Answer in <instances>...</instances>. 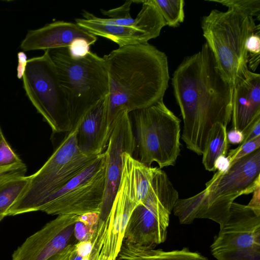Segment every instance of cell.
<instances>
[{"instance_id": "cell-34", "label": "cell", "mask_w": 260, "mask_h": 260, "mask_svg": "<svg viewBox=\"0 0 260 260\" xmlns=\"http://www.w3.org/2000/svg\"><path fill=\"white\" fill-rule=\"evenodd\" d=\"M231 167L229 158L226 155H221L217 158L214 164V171L220 173L226 172Z\"/></svg>"}, {"instance_id": "cell-7", "label": "cell", "mask_w": 260, "mask_h": 260, "mask_svg": "<svg viewBox=\"0 0 260 260\" xmlns=\"http://www.w3.org/2000/svg\"><path fill=\"white\" fill-rule=\"evenodd\" d=\"M132 112L137 159L149 167L156 162L160 169L174 166L180 152V119L163 99Z\"/></svg>"}, {"instance_id": "cell-22", "label": "cell", "mask_w": 260, "mask_h": 260, "mask_svg": "<svg viewBox=\"0 0 260 260\" xmlns=\"http://www.w3.org/2000/svg\"><path fill=\"white\" fill-rule=\"evenodd\" d=\"M161 14L166 25L177 27L184 19L183 0H152Z\"/></svg>"}, {"instance_id": "cell-32", "label": "cell", "mask_w": 260, "mask_h": 260, "mask_svg": "<svg viewBox=\"0 0 260 260\" xmlns=\"http://www.w3.org/2000/svg\"><path fill=\"white\" fill-rule=\"evenodd\" d=\"M260 136V119L257 120L247 129L244 134V138L242 143L254 139Z\"/></svg>"}, {"instance_id": "cell-12", "label": "cell", "mask_w": 260, "mask_h": 260, "mask_svg": "<svg viewBox=\"0 0 260 260\" xmlns=\"http://www.w3.org/2000/svg\"><path fill=\"white\" fill-rule=\"evenodd\" d=\"M142 8L132 26H118L108 22L84 11L83 18L75 19V23L95 36H100L116 43L119 47L148 43L157 37L165 21L152 0L140 1Z\"/></svg>"}, {"instance_id": "cell-16", "label": "cell", "mask_w": 260, "mask_h": 260, "mask_svg": "<svg viewBox=\"0 0 260 260\" xmlns=\"http://www.w3.org/2000/svg\"><path fill=\"white\" fill-rule=\"evenodd\" d=\"M82 38L90 45L97 41L96 36L76 23L57 21L35 30L28 31L20 47L24 51L35 50L44 51L69 47L75 39Z\"/></svg>"}, {"instance_id": "cell-25", "label": "cell", "mask_w": 260, "mask_h": 260, "mask_svg": "<svg viewBox=\"0 0 260 260\" xmlns=\"http://www.w3.org/2000/svg\"><path fill=\"white\" fill-rule=\"evenodd\" d=\"M260 147V136L241 143L235 149L230 150L228 158L231 166L239 159L248 155Z\"/></svg>"}, {"instance_id": "cell-9", "label": "cell", "mask_w": 260, "mask_h": 260, "mask_svg": "<svg viewBox=\"0 0 260 260\" xmlns=\"http://www.w3.org/2000/svg\"><path fill=\"white\" fill-rule=\"evenodd\" d=\"M26 94L54 133L72 129L68 102L47 50L27 60L22 76Z\"/></svg>"}, {"instance_id": "cell-10", "label": "cell", "mask_w": 260, "mask_h": 260, "mask_svg": "<svg viewBox=\"0 0 260 260\" xmlns=\"http://www.w3.org/2000/svg\"><path fill=\"white\" fill-rule=\"evenodd\" d=\"M106 182V153L96 156L64 186L49 196L40 211L49 215L100 212Z\"/></svg>"}, {"instance_id": "cell-19", "label": "cell", "mask_w": 260, "mask_h": 260, "mask_svg": "<svg viewBox=\"0 0 260 260\" xmlns=\"http://www.w3.org/2000/svg\"><path fill=\"white\" fill-rule=\"evenodd\" d=\"M116 260H209L198 252L188 248L181 250L164 251L161 249H144L123 242Z\"/></svg>"}, {"instance_id": "cell-24", "label": "cell", "mask_w": 260, "mask_h": 260, "mask_svg": "<svg viewBox=\"0 0 260 260\" xmlns=\"http://www.w3.org/2000/svg\"><path fill=\"white\" fill-rule=\"evenodd\" d=\"M220 3L228 8H234L248 16H256L259 20V0H221L210 1Z\"/></svg>"}, {"instance_id": "cell-33", "label": "cell", "mask_w": 260, "mask_h": 260, "mask_svg": "<svg viewBox=\"0 0 260 260\" xmlns=\"http://www.w3.org/2000/svg\"><path fill=\"white\" fill-rule=\"evenodd\" d=\"M227 140L229 144H240L242 143L244 135L241 131L232 128L226 134Z\"/></svg>"}, {"instance_id": "cell-4", "label": "cell", "mask_w": 260, "mask_h": 260, "mask_svg": "<svg viewBox=\"0 0 260 260\" xmlns=\"http://www.w3.org/2000/svg\"><path fill=\"white\" fill-rule=\"evenodd\" d=\"M201 27L222 78L234 87L248 69V38L257 30L253 17L234 8L226 11L212 10L204 16Z\"/></svg>"}, {"instance_id": "cell-29", "label": "cell", "mask_w": 260, "mask_h": 260, "mask_svg": "<svg viewBox=\"0 0 260 260\" xmlns=\"http://www.w3.org/2000/svg\"><path fill=\"white\" fill-rule=\"evenodd\" d=\"M133 1H127L125 3L116 8L108 11L101 10L103 15L108 16L110 18L121 19L131 17L129 14L130 7Z\"/></svg>"}, {"instance_id": "cell-6", "label": "cell", "mask_w": 260, "mask_h": 260, "mask_svg": "<svg viewBox=\"0 0 260 260\" xmlns=\"http://www.w3.org/2000/svg\"><path fill=\"white\" fill-rule=\"evenodd\" d=\"M77 128L68 132L54 152L35 173L8 216L40 211L44 201L79 173L96 156H88L79 149ZM98 156V155H97Z\"/></svg>"}, {"instance_id": "cell-2", "label": "cell", "mask_w": 260, "mask_h": 260, "mask_svg": "<svg viewBox=\"0 0 260 260\" xmlns=\"http://www.w3.org/2000/svg\"><path fill=\"white\" fill-rule=\"evenodd\" d=\"M103 58L109 77L110 136L122 112L145 109L163 99L170 77L167 55L148 43L119 47Z\"/></svg>"}, {"instance_id": "cell-3", "label": "cell", "mask_w": 260, "mask_h": 260, "mask_svg": "<svg viewBox=\"0 0 260 260\" xmlns=\"http://www.w3.org/2000/svg\"><path fill=\"white\" fill-rule=\"evenodd\" d=\"M205 186L197 194L176 201L173 211L180 224L206 218L223 226L234 200L260 186V149L235 162L226 172H216Z\"/></svg>"}, {"instance_id": "cell-23", "label": "cell", "mask_w": 260, "mask_h": 260, "mask_svg": "<svg viewBox=\"0 0 260 260\" xmlns=\"http://www.w3.org/2000/svg\"><path fill=\"white\" fill-rule=\"evenodd\" d=\"M99 213H88L79 215L73 232L78 242L91 239L99 221Z\"/></svg>"}, {"instance_id": "cell-13", "label": "cell", "mask_w": 260, "mask_h": 260, "mask_svg": "<svg viewBox=\"0 0 260 260\" xmlns=\"http://www.w3.org/2000/svg\"><path fill=\"white\" fill-rule=\"evenodd\" d=\"M136 142L132 123L126 111L121 113L116 121L105 151L106 182L99 220H105L111 209L120 182L123 165V154H133Z\"/></svg>"}, {"instance_id": "cell-5", "label": "cell", "mask_w": 260, "mask_h": 260, "mask_svg": "<svg viewBox=\"0 0 260 260\" xmlns=\"http://www.w3.org/2000/svg\"><path fill=\"white\" fill-rule=\"evenodd\" d=\"M68 102L72 128L109 92V77L103 57L91 51L74 58L68 47L47 50Z\"/></svg>"}, {"instance_id": "cell-18", "label": "cell", "mask_w": 260, "mask_h": 260, "mask_svg": "<svg viewBox=\"0 0 260 260\" xmlns=\"http://www.w3.org/2000/svg\"><path fill=\"white\" fill-rule=\"evenodd\" d=\"M125 228L121 220L111 214L105 220H99L91 238V251L83 260H116Z\"/></svg>"}, {"instance_id": "cell-28", "label": "cell", "mask_w": 260, "mask_h": 260, "mask_svg": "<svg viewBox=\"0 0 260 260\" xmlns=\"http://www.w3.org/2000/svg\"><path fill=\"white\" fill-rule=\"evenodd\" d=\"M88 42L82 38L74 40L68 47L71 56L74 58H80L84 57L89 51Z\"/></svg>"}, {"instance_id": "cell-17", "label": "cell", "mask_w": 260, "mask_h": 260, "mask_svg": "<svg viewBox=\"0 0 260 260\" xmlns=\"http://www.w3.org/2000/svg\"><path fill=\"white\" fill-rule=\"evenodd\" d=\"M107 95L90 108L74 127L77 128V146L86 155L97 156L107 147L110 137Z\"/></svg>"}, {"instance_id": "cell-31", "label": "cell", "mask_w": 260, "mask_h": 260, "mask_svg": "<svg viewBox=\"0 0 260 260\" xmlns=\"http://www.w3.org/2000/svg\"><path fill=\"white\" fill-rule=\"evenodd\" d=\"M75 251V243H70L63 250L47 260H69Z\"/></svg>"}, {"instance_id": "cell-20", "label": "cell", "mask_w": 260, "mask_h": 260, "mask_svg": "<svg viewBox=\"0 0 260 260\" xmlns=\"http://www.w3.org/2000/svg\"><path fill=\"white\" fill-rule=\"evenodd\" d=\"M226 134V126L219 123L215 125L202 154V162L206 170L214 171L215 160L221 155H226L229 144Z\"/></svg>"}, {"instance_id": "cell-11", "label": "cell", "mask_w": 260, "mask_h": 260, "mask_svg": "<svg viewBox=\"0 0 260 260\" xmlns=\"http://www.w3.org/2000/svg\"><path fill=\"white\" fill-rule=\"evenodd\" d=\"M211 251L217 260H260V211L232 203Z\"/></svg>"}, {"instance_id": "cell-36", "label": "cell", "mask_w": 260, "mask_h": 260, "mask_svg": "<svg viewBox=\"0 0 260 260\" xmlns=\"http://www.w3.org/2000/svg\"><path fill=\"white\" fill-rule=\"evenodd\" d=\"M18 66L17 67V77L18 78H22L25 71L27 60L26 56L23 52H19L18 54Z\"/></svg>"}, {"instance_id": "cell-21", "label": "cell", "mask_w": 260, "mask_h": 260, "mask_svg": "<svg viewBox=\"0 0 260 260\" xmlns=\"http://www.w3.org/2000/svg\"><path fill=\"white\" fill-rule=\"evenodd\" d=\"M30 176L11 178L0 185V222L6 216L10 208L26 189Z\"/></svg>"}, {"instance_id": "cell-1", "label": "cell", "mask_w": 260, "mask_h": 260, "mask_svg": "<svg viewBox=\"0 0 260 260\" xmlns=\"http://www.w3.org/2000/svg\"><path fill=\"white\" fill-rule=\"evenodd\" d=\"M172 84L183 120L181 138L202 155L215 125L227 127L231 120L234 87L222 78L206 43L179 65Z\"/></svg>"}, {"instance_id": "cell-26", "label": "cell", "mask_w": 260, "mask_h": 260, "mask_svg": "<svg viewBox=\"0 0 260 260\" xmlns=\"http://www.w3.org/2000/svg\"><path fill=\"white\" fill-rule=\"evenodd\" d=\"M22 162L3 135L0 140V168L19 164Z\"/></svg>"}, {"instance_id": "cell-27", "label": "cell", "mask_w": 260, "mask_h": 260, "mask_svg": "<svg viewBox=\"0 0 260 260\" xmlns=\"http://www.w3.org/2000/svg\"><path fill=\"white\" fill-rule=\"evenodd\" d=\"M26 171L27 167L23 162L9 167L0 168V185L11 178L25 176Z\"/></svg>"}, {"instance_id": "cell-15", "label": "cell", "mask_w": 260, "mask_h": 260, "mask_svg": "<svg viewBox=\"0 0 260 260\" xmlns=\"http://www.w3.org/2000/svg\"><path fill=\"white\" fill-rule=\"evenodd\" d=\"M260 119V75L248 69L234 85L232 128L246 133Z\"/></svg>"}, {"instance_id": "cell-35", "label": "cell", "mask_w": 260, "mask_h": 260, "mask_svg": "<svg viewBox=\"0 0 260 260\" xmlns=\"http://www.w3.org/2000/svg\"><path fill=\"white\" fill-rule=\"evenodd\" d=\"M252 193V199L247 205L255 211H260V186H258Z\"/></svg>"}, {"instance_id": "cell-8", "label": "cell", "mask_w": 260, "mask_h": 260, "mask_svg": "<svg viewBox=\"0 0 260 260\" xmlns=\"http://www.w3.org/2000/svg\"><path fill=\"white\" fill-rule=\"evenodd\" d=\"M178 199L167 174L157 167L148 194L129 218L123 242L144 249H154L164 242L170 216Z\"/></svg>"}, {"instance_id": "cell-14", "label": "cell", "mask_w": 260, "mask_h": 260, "mask_svg": "<svg viewBox=\"0 0 260 260\" xmlns=\"http://www.w3.org/2000/svg\"><path fill=\"white\" fill-rule=\"evenodd\" d=\"M78 215H58L28 237L13 253L11 260H47L70 243Z\"/></svg>"}, {"instance_id": "cell-30", "label": "cell", "mask_w": 260, "mask_h": 260, "mask_svg": "<svg viewBox=\"0 0 260 260\" xmlns=\"http://www.w3.org/2000/svg\"><path fill=\"white\" fill-rule=\"evenodd\" d=\"M246 49L248 55H260L259 30L248 38L246 42Z\"/></svg>"}, {"instance_id": "cell-37", "label": "cell", "mask_w": 260, "mask_h": 260, "mask_svg": "<svg viewBox=\"0 0 260 260\" xmlns=\"http://www.w3.org/2000/svg\"><path fill=\"white\" fill-rule=\"evenodd\" d=\"M4 135L3 133V132H2V128L0 126V140L1 139V138L2 137V136Z\"/></svg>"}]
</instances>
